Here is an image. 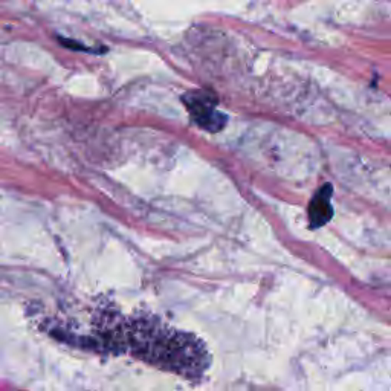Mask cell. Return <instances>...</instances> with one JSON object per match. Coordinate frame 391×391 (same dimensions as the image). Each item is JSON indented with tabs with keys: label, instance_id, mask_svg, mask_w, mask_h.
Masks as SVG:
<instances>
[{
	"label": "cell",
	"instance_id": "cell-1",
	"mask_svg": "<svg viewBox=\"0 0 391 391\" xmlns=\"http://www.w3.org/2000/svg\"><path fill=\"white\" fill-rule=\"evenodd\" d=\"M188 114L194 123L208 132H219L228 123V118L217 110V98L213 92L191 91L182 97Z\"/></svg>",
	"mask_w": 391,
	"mask_h": 391
},
{
	"label": "cell",
	"instance_id": "cell-2",
	"mask_svg": "<svg viewBox=\"0 0 391 391\" xmlns=\"http://www.w3.org/2000/svg\"><path fill=\"white\" fill-rule=\"evenodd\" d=\"M332 194L333 188L330 184H326L321 187L317 194L312 197V201L307 208V217H309V225L312 230H317L324 227L326 223L332 220L333 217V206H332Z\"/></svg>",
	"mask_w": 391,
	"mask_h": 391
},
{
	"label": "cell",
	"instance_id": "cell-3",
	"mask_svg": "<svg viewBox=\"0 0 391 391\" xmlns=\"http://www.w3.org/2000/svg\"><path fill=\"white\" fill-rule=\"evenodd\" d=\"M60 45H63L69 49H75V51H88V52H93V54H98L100 49H93V48H88V46H81L78 45V41H71V40H66V39H58Z\"/></svg>",
	"mask_w": 391,
	"mask_h": 391
}]
</instances>
